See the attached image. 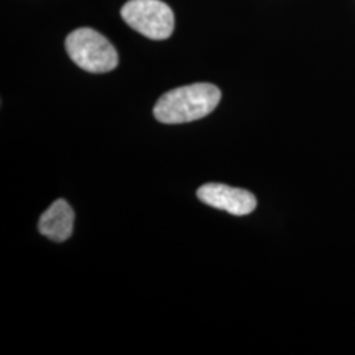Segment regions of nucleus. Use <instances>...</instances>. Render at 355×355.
Instances as JSON below:
<instances>
[{
  "label": "nucleus",
  "mask_w": 355,
  "mask_h": 355,
  "mask_svg": "<svg viewBox=\"0 0 355 355\" xmlns=\"http://www.w3.org/2000/svg\"><path fill=\"white\" fill-rule=\"evenodd\" d=\"M221 91L211 83H195L164 94L154 107V116L164 124H183L212 114Z\"/></svg>",
  "instance_id": "nucleus-1"
},
{
  "label": "nucleus",
  "mask_w": 355,
  "mask_h": 355,
  "mask_svg": "<svg viewBox=\"0 0 355 355\" xmlns=\"http://www.w3.org/2000/svg\"><path fill=\"white\" fill-rule=\"evenodd\" d=\"M66 51L73 62L80 69L103 74L114 70L119 64V55L114 45L89 28H79L66 38Z\"/></svg>",
  "instance_id": "nucleus-2"
},
{
  "label": "nucleus",
  "mask_w": 355,
  "mask_h": 355,
  "mask_svg": "<svg viewBox=\"0 0 355 355\" xmlns=\"http://www.w3.org/2000/svg\"><path fill=\"white\" fill-rule=\"evenodd\" d=\"M121 16L128 26L152 40L170 37L175 26L173 10L161 0H129Z\"/></svg>",
  "instance_id": "nucleus-3"
},
{
  "label": "nucleus",
  "mask_w": 355,
  "mask_h": 355,
  "mask_svg": "<svg viewBox=\"0 0 355 355\" xmlns=\"http://www.w3.org/2000/svg\"><path fill=\"white\" fill-rule=\"evenodd\" d=\"M198 198L207 205L234 216L249 215L257 207V199L250 191L221 183L204 184L198 190Z\"/></svg>",
  "instance_id": "nucleus-4"
},
{
  "label": "nucleus",
  "mask_w": 355,
  "mask_h": 355,
  "mask_svg": "<svg viewBox=\"0 0 355 355\" xmlns=\"http://www.w3.org/2000/svg\"><path fill=\"white\" fill-rule=\"evenodd\" d=\"M74 211L62 199L55 200L42 214L38 229L42 236L51 241L64 242L70 239L74 227Z\"/></svg>",
  "instance_id": "nucleus-5"
}]
</instances>
